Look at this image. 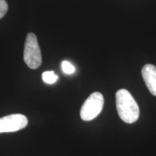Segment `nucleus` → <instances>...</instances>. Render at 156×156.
<instances>
[{
  "mask_svg": "<svg viewBox=\"0 0 156 156\" xmlns=\"http://www.w3.org/2000/svg\"><path fill=\"white\" fill-rule=\"evenodd\" d=\"M43 80L47 84H53L56 83L57 80L58 76L55 75V73L53 71H48L45 72L42 75Z\"/></svg>",
  "mask_w": 156,
  "mask_h": 156,
  "instance_id": "423d86ee",
  "label": "nucleus"
},
{
  "mask_svg": "<svg viewBox=\"0 0 156 156\" xmlns=\"http://www.w3.org/2000/svg\"><path fill=\"white\" fill-rule=\"evenodd\" d=\"M28 119L23 114H11L0 118V133L23 129L28 124Z\"/></svg>",
  "mask_w": 156,
  "mask_h": 156,
  "instance_id": "20e7f679",
  "label": "nucleus"
},
{
  "mask_svg": "<svg viewBox=\"0 0 156 156\" xmlns=\"http://www.w3.org/2000/svg\"><path fill=\"white\" fill-rule=\"evenodd\" d=\"M116 104L119 116L123 122L132 124L139 119V106L127 90L121 89L117 91Z\"/></svg>",
  "mask_w": 156,
  "mask_h": 156,
  "instance_id": "f257e3e1",
  "label": "nucleus"
},
{
  "mask_svg": "<svg viewBox=\"0 0 156 156\" xmlns=\"http://www.w3.org/2000/svg\"><path fill=\"white\" fill-rule=\"evenodd\" d=\"M142 76L151 94L156 96V67L145 64L142 69Z\"/></svg>",
  "mask_w": 156,
  "mask_h": 156,
  "instance_id": "39448f33",
  "label": "nucleus"
},
{
  "mask_svg": "<svg viewBox=\"0 0 156 156\" xmlns=\"http://www.w3.org/2000/svg\"><path fill=\"white\" fill-rule=\"evenodd\" d=\"M104 98L99 92H95L86 99L81 107L80 117L83 121L89 122L94 119L102 111Z\"/></svg>",
  "mask_w": 156,
  "mask_h": 156,
  "instance_id": "7ed1b4c3",
  "label": "nucleus"
},
{
  "mask_svg": "<svg viewBox=\"0 0 156 156\" xmlns=\"http://www.w3.org/2000/svg\"><path fill=\"white\" fill-rule=\"evenodd\" d=\"M62 70L64 73L67 74V75H71L75 73V68L73 64H71L69 62L67 61H64L62 64Z\"/></svg>",
  "mask_w": 156,
  "mask_h": 156,
  "instance_id": "0eeeda50",
  "label": "nucleus"
},
{
  "mask_svg": "<svg viewBox=\"0 0 156 156\" xmlns=\"http://www.w3.org/2000/svg\"><path fill=\"white\" fill-rule=\"evenodd\" d=\"M23 58L27 66L32 69H38L41 64V51L37 37L33 33H30L26 36Z\"/></svg>",
  "mask_w": 156,
  "mask_h": 156,
  "instance_id": "f03ea898",
  "label": "nucleus"
},
{
  "mask_svg": "<svg viewBox=\"0 0 156 156\" xmlns=\"http://www.w3.org/2000/svg\"><path fill=\"white\" fill-rule=\"evenodd\" d=\"M8 11V5L5 0H0V19L5 17Z\"/></svg>",
  "mask_w": 156,
  "mask_h": 156,
  "instance_id": "6e6552de",
  "label": "nucleus"
}]
</instances>
